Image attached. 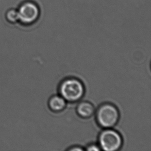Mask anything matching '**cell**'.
<instances>
[{"mask_svg": "<svg viewBox=\"0 0 151 151\" xmlns=\"http://www.w3.org/2000/svg\"><path fill=\"white\" fill-rule=\"evenodd\" d=\"M58 92L67 102L76 103L84 96L85 88L83 83L77 78H65L59 84Z\"/></svg>", "mask_w": 151, "mask_h": 151, "instance_id": "6da1fadb", "label": "cell"}, {"mask_svg": "<svg viewBox=\"0 0 151 151\" xmlns=\"http://www.w3.org/2000/svg\"><path fill=\"white\" fill-rule=\"evenodd\" d=\"M120 113L114 105L105 103L99 107L96 112L98 124L103 129H111L118 122Z\"/></svg>", "mask_w": 151, "mask_h": 151, "instance_id": "7a4b0ae2", "label": "cell"}, {"mask_svg": "<svg viewBox=\"0 0 151 151\" xmlns=\"http://www.w3.org/2000/svg\"><path fill=\"white\" fill-rule=\"evenodd\" d=\"M17 9L18 12L19 23L25 27L34 24L41 15L40 6L33 0H25Z\"/></svg>", "mask_w": 151, "mask_h": 151, "instance_id": "3957f363", "label": "cell"}, {"mask_svg": "<svg viewBox=\"0 0 151 151\" xmlns=\"http://www.w3.org/2000/svg\"><path fill=\"white\" fill-rule=\"evenodd\" d=\"M98 145L101 150L116 151L123 145V138L120 134L111 129H105L99 136Z\"/></svg>", "mask_w": 151, "mask_h": 151, "instance_id": "277c9868", "label": "cell"}, {"mask_svg": "<svg viewBox=\"0 0 151 151\" xmlns=\"http://www.w3.org/2000/svg\"><path fill=\"white\" fill-rule=\"evenodd\" d=\"M77 114L82 118L88 119L95 113V108L93 104L88 101H82L76 106Z\"/></svg>", "mask_w": 151, "mask_h": 151, "instance_id": "5b68a950", "label": "cell"}, {"mask_svg": "<svg viewBox=\"0 0 151 151\" xmlns=\"http://www.w3.org/2000/svg\"><path fill=\"white\" fill-rule=\"evenodd\" d=\"M66 106V101L59 94L51 96L48 101L49 108L53 112H61L65 109Z\"/></svg>", "mask_w": 151, "mask_h": 151, "instance_id": "8992f818", "label": "cell"}, {"mask_svg": "<svg viewBox=\"0 0 151 151\" xmlns=\"http://www.w3.org/2000/svg\"><path fill=\"white\" fill-rule=\"evenodd\" d=\"M5 18L7 22L15 24L19 23V14L17 8H10L6 10Z\"/></svg>", "mask_w": 151, "mask_h": 151, "instance_id": "52a82bcc", "label": "cell"}, {"mask_svg": "<svg viewBox=\"0 0 151 151\" xmlns=\"http://www.w3.org/2000/svg\"><path fill=\"white\" fill-rule=\"evenodd\" d=\"M85 150L88 151H100L101 150L100 149V147H99V145H96V144H94V143H91L88 145L86 148L85 149Z\"/></svg>", "mask_w": 151, "mask_h": 151, "instance_id": "ba28073f", "label": "cell"}, {"mask_svg": "<svg viewBox=\"0 0 151 151\" xmlns=\"http://www.w3.org/2000/svg\"><path fill=\"white\" fill-rule=\"evenodd\" d=\"M68 151H84L85 149L83 148V147L78 145H74L73 147H70L69 149H68Z\"/></svg>", "mask_w": 151, "mask_h": 151, "instance_id": "9c48e42d", "label": "cell"}]
</instances>
